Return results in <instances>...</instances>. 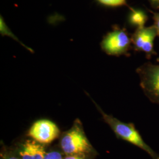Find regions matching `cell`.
Instances as JSON below:
<instances>
[{
  "label": "cell",
  "mask_w": 159,
  "mask_h": 159,
  "mask_svg": "<svg viewBox=\"0 0 159 159\" xmlns=\"http://www.w3.org/2000/svg\"><path fill=\"white\" fill-rule=\"evenodd\" d=\"M129 20L131 24L139 26V28H142L144 27V25L147 20V17L142 11L133 10L131 12Z\"/></svg>",
  "instance_id": "8"
},
{
  "label": "cell",
  "mask_w": 159,
  "mask_h": 159,
  "mask_svg": "<svg viewBox=\"0 0 159 159\" xmlns=\"http://www.w3.org/2000/svg\"><path fill=\"white\" fill-rule=\"evenodd\" d=\"M99 2L105 6L110 7H118L123 6L125 4L126 0H97Z\"/></svg>",
  "instance_id": "9"
},
{
  "label": "cell",
  "mask_w": 159,
  "mask_h": 159,
  "mask_svg": "<svg viewBox=\"0 0 159 159\" xmlns=\"http://www.w3.org/2000/svg\"><path fill=\"white\" fill-rule=\"evenodd\" d=\"M61 148L67 155H81L90 150L91 145L80 123H75L63 135Z\"/></svg>",
  "instance_id": "2"
},
{
  "label": "cell",
  "mask_w": 159,
  "mask_h": 159,
  "mask_svg": "<svg viewBox=\"0 0 159 159\" xmlns=\"http://www.w3.org/2000/svg\"><path fill=\"white\" fill-rule=\"evenodd\" d=\"M158 60V61H159V59H158V60Z\"/></svg>",
  "instance_id": "15"
},
{
  "label": "cell",
  "mask_w": 159,
  "mask_h": 159,
  "mask_svg": "<svg viewBox=\"0 0 159 159\" xmlns=\"http://www.w3.org/2000/svg\"><path fill=\"white\" fill-rule=\"evenodd\" d=\"M157 34L155 26L139 28L132 37L136 49L146 52L148 56L153 54L154 40Z\"/></svg>",
  "instance_id": "6"
},
{
  "label": "cell",
  "mask_w": 159,
  "mask_h": 159,
  "mask_svg": "<svg viewBox=\"0 0 159 159\" xmlns=\"http://www.w3.org/2000/svg\"><path fill=\"white\" fill-rule=\"evenodd\" d=\"M64 159H84L80 155H67Z\"/></svg>",
  "instance_id": "12"
},
{
  "label": "cell",
  "mask_w": 159,
  "mask_h": 159,
  "mask_svg": "<svg viewBox=\"0 0 159 159\" xmlns=\"http://www.w3.org/2000/svg\"><path fill=\"white\" fill-rule=\"evenodd\" d=\"M19 153L22 159H44L47 153L39 143L27 140L23 144Z\"/></svg>",
  "instance_id": "7"
},
{
  "label": "cell",
  "mask_w": 159,
  "mask_h": 159,
  "mask_svg": "<svg viewBox=\"0 0 159 159\" xmlns=\"http://www.w3.org/2000/svg\"><path fill=\"white\" fill-rule=\"evenodd\" d=\"M151 1L155 5L159 6V0H151Z\"/></svg>",
  "instance_id": "13"
},
{
  "label": "cell",
  "mask_w": 159,
  "mask_h": 159,
  "mask_svg": "<svg viewBox=\"0 0 159 159\" xmlns=\"http://www.w3.org/2000/svg\"><path fill=\"white\" fill-rule=\"evenodd\" d=\"M57 125L48 120H40L35 122L29 131V136L40 144H48L58 136Z\"/></svg>",
  "instance_id": "5"
},
{
  "label": "cell",
  "mask_w": 159,
  "mask_h": 159,
  "mask_svg": "<svg viewBox=\"0 0 159 159\" xmlns=\"http://www.w3.org/2000/svg\"><path fill=\"white\" fill-rule=\"evenodd\" d=\"M154 22H155L154 26L157 29V34L159 35V13H157V14H154Z\"/></svg>",
  "instance_id": "11"
},
{
  "label": "cell",
  "mask_w": 159,
  "mask_h": 159,
  "mask_svg": "<svg viewBox=\"0 0 159 159\" xmlns=\"http://www.w3.org/2000/svg\"><path fill=\"white\" fill-rule=\"evenodd\" d=\"M20 159V158H18V157H9V158H7V159Z\"/></svg>",
  "instance_id": "14"
},
{
  "label": "cell",
  "mask_w": 159,
  "mask_h": 159,
  "mask_svg": "<svg viewBox=\"0 0 159 159\" xmlns=\"http://www.w3.org/2000/svg\"><path fill=\"white\" fill-rule=\"evenodd\" d=\"M140 86L150 102L159 105V64L148 63L137 69Z\"/></svg>",
  "instance_id": "3"
},
{
  "label": "cell",
  "mask_w": 159,
  "mask_h": 159,
  "mask_svg": "<svg viewBox=\"0 0 159 159\" xmlns=\"http://www.w3.org/2000/svg\"><path fill=\"white\" fill-rule=\"evenodd\" d=\"M44 159H63L61 154L56 151L47 153Z\"/></svg>",
  "instance_id": "10"
},
{
  "label": "cell",
  "mask_w": 159,
  "mask_h": 159,
  "mask_svg": "<svg viewBox=\"0 0 159 159\" xmlns=\"http://www.w3.org/2000/svg\"><path fill=\"white\" fill-rule=\"evenodd\" d=\"M103 119L108 124L113 130L116 135L127 142L136 146L147 152L153 159H159V154L156 153L143 140L142 137L137 130L135 125L133 123H125L114 117L113 116L108 115L103 112L98 106Z\"/></svg>",
  "instance_id": "1"
},
{
  "label": "cell",
  "mask_w": 159,
  "mask_h": 159,
  "mask_svg": "<svg viewBox=\"0 0 159 159\" xmlns=\"http://www.w3.org/2000/svg\"><path fill=\"white\" fill-rule=\"evenodd\" d=\"M130 44V40L123 30H115L107 34L102 40V47L107 54L118 56L126 52Z\"/></svg>",
  "instance_id": "4"
}]
</instances>
